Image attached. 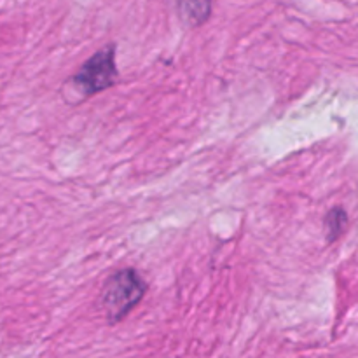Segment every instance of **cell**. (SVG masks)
<instances>
[{"label": "cell", "instance_id": "6da1fadb", "mask_svg": "<svg viewBox=\"0 0 358 358\" xmlns=\"http://www.w3.org/2000/svg\"><path fill=\"white\" fill-rule=\"evenodd\" d=\"M145 289L147 285L142 276L133 269H124L108 278L101 296L108 320L117 322L124 318L142 301Z\"/></svg>", "mask_w": 358, "mask_h": 358}, {"label": "cell", "instance_id": "7a4b0ae2", "mask_svg": "<svg viewBox=\"0 0 358 358\" xmlns=\"http://www.w3.org/2000/svg\"><path fill=\"white\" fill-rule=\"evenodd\" d=\"M115 76L117 69H115L114 48L107 45L84 63L83 69L73 77V83L84 94H94L110 87Z\"/></svg>", "mask_w": 358, "mask_h": 358}, {"label": "cell", "instance_id": "3957f363", "mask_svg": "<svg viewBox=\"0 0 358 358\" xmlns=\"http://www.w3.org/2000/svg\"><path fill=\"white\" fill-rule=\"evenodd\" d=\"M180 17L189 24L205 23L212 13V0H177Z\"/></svg>", "mask_w": 358, "mask_h": 358}, {"label": "cell", "instance_id": "277c9868", "mask_svg": "<svg viewBox=\"0 0 358 358\" xmlns=\"http://www.w3.org/2000/svg\"><path fill=\"white\" fill-rule=\"evenodd\" d=\"M346 224H348V215L343 208H334L327 213L325 217V233H327L329 241H336L345 231Z\"/></svg>", "mask_w": 358, "mask_h": 358}]
</instances>
